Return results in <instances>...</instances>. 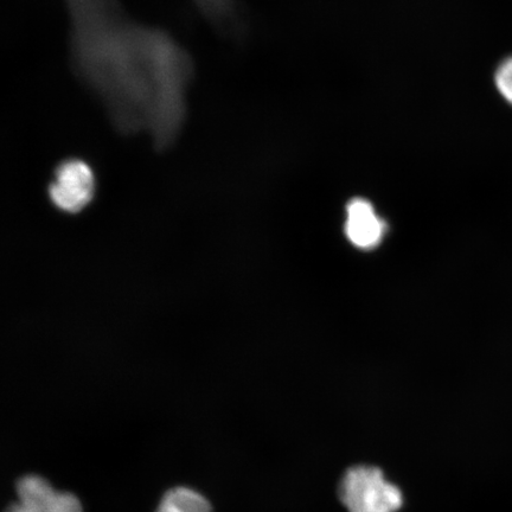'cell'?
I'll list each match as a JSON object with an SVG mask.
<instances>
[{
	"instance_id": "cell-3",
	"label": "cell",
	"mask_w": 512,
	"mask_h": 512,
	"mask_svg": "<svg viewBox=\"0 0 512 512\" xmlns=\"http://www.w3.org/2000/svg\"><path fill=\"white\" fill-rule=\"evenodd\" d=\"M96 179L86 160L69 158L57 166L49 187L51 202L56 208L76 214L93 201Z\"/></svg>"
},
{
	"instance_id": "cell-7",
	"label": "cell",
	"mask_w": 512,
	"mask_h": 512,
	"mask_svg": "<svg viewBox=\"0 0 512 512\" xmlns=\"http://www.w3.org/2000/svg\"><path fill=\"white\" fill-rule=\"evenodd\" d=\"M495 82L499 94L512 105V57L498 67Z\"/></svg>"
},
{
	"instance_id": "cell-6",
	"label": "cell",
	"mask_w": 512,
	"mask_h": 512,
	"mask_svg": "<svg viewBox=\"0 0 512 512\" xmlns=\"http://www.w3.org/2000/svg\"><path fill=\"white\" fill-rule=\"evenodd\" d=\"M156 512H213V508L200 492L177 486L166 492Z\"/></svg>"
},
{
	"instance_id": "cell-5",
	"label": "cell",
	"mask_w": 512,
	"mask_h": 512,
	"mask_svg": "<svg viewBox=\"0 0 512 512\" xmlns=\"http://www.w3.org/2000/svg\"><path fill=\"white\" fill-rule=\"evenodd\" d=\"M386 226L367 200L355 198L348 204L345 233L352 245L371 249L380 245Z\"/></svg>"
},
{
	"instance_id": "cell-4",
	"label": "cell",
	"mask_w": 512,
	"mask_h": 512,
	"mask_svg": "<svg viewBox=\"0 0 512 512\" xmlns=\"http://www.w3.org/2000/svg\"><path fill=\"white\" fill-rule=\"evenodd\" d=\"M6 512H83L78 498L57 491L48 480L25 476L17 484V501Z\"/></svg>"
},
{
	"instance_id": "cell-1",
	"label": "cell",
	"mask_w": 512,
	"mask_h": 512,
	"mask_svg": "<svg viewBox=\"0 0 512 512\" xmlns=\"http://www.w3.org/2000/svg\"><path fill=\"white\" fill-rule=\"evenodd\" d=\"M79 79L123 134H147L159 151L182 131L192 78L189 54L162 29L128 17L117 0H66Z\"/></svg>"
},
{
	"instance_id": "cell-2",
	"label": "cell",
	"mask_w": 512,
	"mask_h": 512,
	"mask_svg": "<svg viewBox=\"0 0 512 512\" xmlns=\"http://www.w3.org/2000/svg\"><path fill=\"white\" fill-rule=\"evenodd\" d=\"M338 496L349 512H399L405 498L380 467L355 465L345 471Z\"/></svg>"
}]
</instances>
